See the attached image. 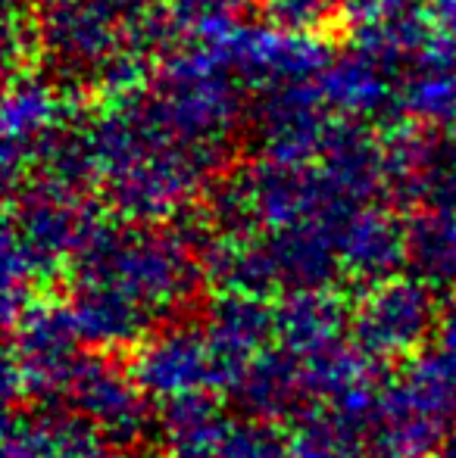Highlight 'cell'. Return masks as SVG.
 <instances>
[{
    "mask_svg": "<svg viewBox=\"0 0 456 458\" xmlns=\"http://www.w3.org/2000/svg\"><path fill=\"white\" fill-rule=\"evenodd\" d=\"M88 458H128V455L116 453V449H98V453H94V455H88Z\"/></svg>",
    "mask_w": 456,
    "mask_h": 458,
    "instance_id": "obj_18",
    "label": "cell"
},
{
    "mask_svg": "<svg viewBox=\"0 0 456 458\" xmlns=\"http://www.w3.org/2000/svg\"><path fill=\"white\" fill-rule=\"evenodd\" d=\"M441 446V421L428 415L403 384L382 386L366 430L372 458H432ZM363 455V458H366Z\"/></svg>",
    "mask_w": 456,
    "mask_h": 458,
    "instance_id": "obj_6",
    "label": "cell"
},
{
    "mask_svg": "<svg viewBox=\"0 0 456 458\" xmlns=\"http://www.w3.org/2000/svg\"><path fill=\"white\" fill-rule=\"evenodd\" d=\"M66 396L82 418L98 428L116 446L141 440L151 424L147 393L132 371L104 356H79L69 377Z\"/></svg>",
    "mask_w": 456,
    "mask_h": 458,
    "instance_id": "obj_4",
    "label": "cell"
},
{
    "mask_svg": "<svg viewBox=\"0 0 456 458\" xmlns=\"http://www.w3.org/2000/svg\"><path fill=\"white\" fill-rule=\"evenodd\" d=\"M444 344L456 346V306H453V312L447 315V325H444Z\"/></svg>",
    "mask_w": 456,
    "mask_h": 458,
    "instance_id": "obj_17",
    "label": "cell"
},
{
    "mask_svg": "<svg viewBox=\"0 0 456 458\" xmlns=\"http://www.w3.org/2000/svg\"><path fill=\"white\" fill-rule=\"evenodd\" d=\"M434 318L438 312L428 287L416 281H384L359 302L350 318V334L372 362H388L422 350Z\"/></svg>",
    "mask_w": 456,
    "mask_h": 458,
    "instance_id": "obj_2",
    "label": "cell"
},
{
    "mask_svg": "<svg viewBox=\"0 0 456 458\" xmlns=\"http://www.w3.org/2000/svg\"><path fill=\"white\" fill-rule=\"evenodd\" d=\"M216 458H288V443L266 421H231L222 434Z\"/></svg>",
    "mask_w": 456,
    "mask_h": 458,
    "instance_id": "obj_13",
    "label": "cell"
},
{
    "mask_svg": "<svg viewBox=\"0 0 456 458\" xmlns=\"http://www.w3.org/2000/svg\"><path fill=\"white\" fill-rule=\"evenodd\" d=\"M366 458H372V455H366Z\"/></svg>",
    "mask_w": 456,
    "mask_h": 458,
    "instance_id": "obj_19",
    "label": "cell"
},
{
    "mask_svg": "<svg viewBox=\"0 0 456 458\" xmlns=\"http://www.w3.org/2000/svg\"><path fill=\"white\" fill-rule=\"evenodd\" d=\"M400 384L428 415L456 424V346L444 344L416 356Z\"/></svg>",
    "mask_w": 456,
    "mask_h": 458,
    "instance_id": "obj_10",
    "label": "cell"
},
{
    "mask_svg": "<svg viewBox=\"0 0 456 458\" xmlns=\"http://www.w3.org/2000/svg\"><path fill=\"white\" fill-rule=\"evenodd\" d=\"M132 374L147 396H157L163 403L188 393L226 390V377L207 331L197 327H169L144 340L132 362Z\"/></svg>",
    "mask_w": 456,
    "mask_h": 458,
    "instance_id": "obj_5",
    "label": "cell"
},
{
    "mask_svg": "<svg viewBox=\"0 0 456 458\" xmlns=\"http://www.w3.org/2000/svg\"><path fill=\"white\" fill-rule=\"evenodd\" d=\"M4 458H56L44 434L41 415L38 418H19L13 415L6 424V443Z\"/></svg>",
    "mask_w": 456,
    "mask_h": 458,
    "instance_id": "obj_14",
    "label": "cell"
},
{
    "mask_svg": "<svg viewBox=\"0 0 456 458\" xmlns=\"http://www.w3.org/2000/svg\"><path fill=\"white\" fill-rule=\"evenodd\" d=\"M416 266L422 277L434 284H447L456 277V222H432L413 237Z\"/></svg>",
    "mask_w": 456,
    "mask_h": 458,
    "instance_id": "obj_12",
    "label": "cell"
},
{
    "mask_svg": "<svg viewBox=\"0 0 456 458\" xmlns=\"http://www.w3.org/2000/svg\"><path fill=\"white\" fill-rule=\"evenodd\" d=\"M432 458H456V430L447 440H441V446H438V453H434Z\"/></svg>",
    "mask_w": 456,
    "mask_h": 458,
    "instance_id": "obj_16",
    "label": "cell"
},
{
    "mask_svg": "<svg viewBox=\"0 0 456 458\" xmlns=\"http://www.w3.org/2000/svg\"><path fill=\"white\" fill-rule=\"evenodd\" d=\"M329 6V0H275V10L291 22H306V19L319 16Z\"/></svg>",
    "mask_w": 456,
    "mask_h": 458,
    "instance_id": "obj_15",
    "label": "cell"
},
{
    "mask_svg": "<svg viewBox=\"0 0 456 458\" xmlns=\"http://www.w3.org/2000/svg\"><path fill=\"white\" fill-rule=\"evenodd\" d=\"M347 312L335 296H323L316 290L291 296L281 309H275V337L281 350L297 359H313L325 350L341 346Z\"/></svg>",
    "mask_w": 456,
    "mask_h": 458,
    "instance_id": "obj_9",
    "label": "cell"
},
{
    "mask_svg": "<svg viewBox=\"0 0 456 458\" xmlns=\"http://www.w3.org/2000/svg\"><path fill=\"white\" fill-rule=\"evenodd\" d=\"M79 325L73 309H35L22 315L19 337L10 350L6 390L22 399L66 396L73 368L79 362Z\"/></svg>",
    "mask_w": 456,
    "mask_h": 458,
    "instance_id": "obj_1",
    "label": "cell"
},
{
    "mask_svg": "<svg viewBox=\"0 0 456 458\" xmlns=\"http://www.w3.org/2000/svg\"><path fill=\"white\" fill-rule=\"evenodd\" d=\"M88 290H107L119 300L132 302L144 315L153 309L178 306L188 293V268L176 253L163 247H107L94 253L85 275Z\"/></svg>",
    "mask_w": 456,
    "mask_h": 458,
    "instance_id": "obj_3",
    "label": "cell"
},
{
    "mask_svg": "<svg viewBox=\"0 0 456 458\" xmlns=\"http://www.w3.org/2000/svg\"><path fill=\"white\" fill-rule=\"evenodd\" d=\"M231 390L250 418L266 424L291 421V418L297 421L306 411L304 399L310 396L304 380V362L288 350H262L244 368Z\"/></svg>",
    "mask_w": 456,
    "mask_h": 458,
    "instance_id": "obj_8",
    "label": "cell"
},
{
    "mask_svg": "<svg viewBox=\"0 0 456 458\" xmlns=\"http://www.w3.org/2000/svg\"><path fill=\"white\" fill-rule=\"evenodd\" d=\"M347 259L359 277L378 281V277H388L391 268L403 259V241L388 225L378 222L372 228H359L353 241H347Z\"/></svg>",
    "mask_w": 456,
    "mask_h": 458,
    "instance_id": "obj_11",
    "label": "cell"
},
{
    "mask_svg": "<svg viewBox=\"0 0 456 458\" xmlns=\"http://www.w3.org/2000/svg\"><path fill=\"white\" fill-rule=\"evenodd\" d=\"M207 337L231 390L244 368L266 350L269 337H275V309H269L260 296L231 293L210 309Z\"/></svg>",
    "mask_w": 456,
    "mask_h": 458,
    "instance_id": "obj_7",
    "label": "cell"
}]
</instances>
